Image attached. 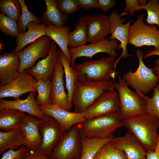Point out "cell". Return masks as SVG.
Returning <instances> with one entry per match:
<instances>
[{"label":"cell","mask_w":159,"mask_h":159,"mask_svg":"<svg viewBox=\"0 0 159 159\" xmlns=\"http://www.w3.org/2000/svg\"><path fill=\"white\" fill-rule=\"evenodd\" d=\"M122 125L136 137L146 150L155 151L159 137L158 119L146 113L124 119Z\"/></svg>","instance_id":"1"},{"label":"cell","mask_w":159,"mask_h":159,"mask_svg":"<svg viewBox=\"0 0 159 159\" xmlns=\"http://www.w3.org/2000/svg\"><path fill=\"white\" fill-rule=\"evenodd\" d=\"M116 84L112 79L99 81L77 79L72 99L73 112H82L105 91L114 90Z\"/></svg>","instance_id":"2"},{"label":"cell","mask_w":159,"mask_h":159,"mask_svg":"<svg viewBox=\"0 0 159 159\" xmlns=\"http://www.w3.org/2000/svg\"><path fill=\"white\" fill-rule=\"evenodd\" d=\"M122 121L119 112H115L87 120L77 125L82 136L103 138L112 136L122 126Z\"/></svg>","instance_id":"3"},{"label":"cell","mask_w":159,"mask_h":159,"mask_svg":"<svg viewBox=\"0 0 159 159\" xmlns=\"http://www.w3.org/2000/svg\"><path fill=\"white\" fill-rule=\"evenodd\" d=\"M116 57L109 56L94 60L75 63L74 68L77 78L80 80L99 81L115 80L118 72L115 71Z\"/></svg>","instance_id":"4"},{"label":"cell","mask_w":159,"mask_h":159,"mask_svg":"<svg viewBox=\"0 0 159 159\" xmlns=\"http://www.w3.org/2000/svg\"><path fill=\"white\" fill-rule=\"evenodd\" d=\"M119 82L115 88L118 93L120 102L119 112L123 119L146 113V103L144 95L130 90L125 81L118 74Z\"/></svg>","instance_id":"5"},{"label":"cell","mask_w":159,"mask_h":159,"mask_svg":"<svg viewBox=\"0 0 159 159\" xmlns=\"http://www.w3.org/2000/svg\"><path fill=\"white\" fill-rule=\"evenodd\" d=\"M136 54L139 61L137 69L134 72L131 71L127 72L124 74L123 78L137 92L143 95L147 94L157 86L159 78L154 73L153 69L148 68L144 63L143 52L138 49L136 50Z\"/></svg>","instance_id":"6"},{"label":"cell","mask_w":159,"mask_h":159,"mask_svg":"<svg viewBox=\"0 0 159 159\" xmlns=\"http://www.w3.org/2000/svg\"><path fill=\"white\" fill-rule=\"evenodd\" d=\"M77 124L64 132L54 148L49 159H80L82 151V136Z\"/></svg>","instance_id":"7"},{"label":"cell","mask_w":159,"mask_h":159,"mask_svg":"<svg viewBox=\"0 0 159 159\" xmlns=\"http://www.w3.org/2000/svg\"><path fill=\"white\" fill-rule=\"evenodd\" d=\"M144 15L139 14L129 29L128 43L135 47L153 46L159 49V30L155 25L144 23Z\"/></svg>","instance_id":"8"},{"label":"cell","mask_w":159,"mask_h":159,"mask_svg":"<svg viewBox=\"0 0 159 159\" xmlns=\"http://www.w3.org/2000/svg\"><path fill=\"white\" fill-rule=\"evenodd\" d=\"M52 41L47 35L43 36L17 53L20 62L18 74L32 67L39 58H45L49 53Z\"/></svg>","instance_id":"9"},{"label":"cell","mask_w":159,"mask_h":159,"mask_svg":"<svg viewBox=\"0 0 159 159\" xmlns=\"http://www.w3.org/2000/svg\"><path fill=\"white\" fill-rule=\"evenodd\" d=\"M119 110L118 92L114 90H107L80 113L87 120L109 113L119 112Z\"/></svg>","instance_id":"10"},{"label":"cell","mask_w":159,"mask_h":159,"mask_svg":"<svg viewBox=\"0 0 159 159\" xmlns=\"http://www.w3.org/2000/svg\"><path fill=\"white\" fill-rule=\"evenodd\" d=\"M39 129L42 134L41 145L37 150L49 157L60 138L65 132L54 119L49 116L42 120Z\"/></svg>","instance_id":"11"},{"label":"cell","mask_w":159,"mask_h":159,"mask_svg":"<svg viewBox=\"0 0 159 159\" xmlns=\"http://www.w3.org/2000/svg\"><path fill=\"white\" fill-rule=\"evenodd\" d=\"M118 41L116 39L110 40L105 38L98 42L90 43L73 48H69V52L71 57L70 65L74 67L76 59L81 57H86L91 58L97 54L105 52L110 56H117L115 50L118 49Z\"/></svg>","instance_id":"12"},{"label":"cell","mask_w":159,"mask_h":159,"mask_svg":"<svg viewBox=\"0 0 159 159\" xmlns=\"http://www.w3.org/2000/svg\"><path fill=\"white\" fill-rule=\"evenodd\" d=\"M122 16L116 11H112L109 17L111 25V36L110 40L116 39L120 42L119 45L118 50L122 49V53L118 58L115 60V70L117 65L122 58H126L129 57L127 46L128 43L129 29L130 25L132 19H131L126 23H123L126 18L122 19Z\"/></svg>","instance_id":"13"},{"label":"cell","mask_w":159,"mask_h":159,"mask_svg":"<svg viewBox=\"0 0 159 159\" xmlns=\"http://www.w3.org/2000/svg\"><path fill=\"white\" fill-rule=\"evenodd\" d=\"M37 80L25 70L19 73L15 79L6 85L0 86V98L11 97L17 100L26 92H36L34 85Z\"/></svg>","instance_id":"14"},{"label":"cell","mask_w":159,"mask_h":159,"mask_svg":"<svg viewBox=\"0 0 159 159\" xmlns=\"http://www.w3.org/2000/svg\"><path fill=\"white\" fill-rule=\"evenodd\" d=\"M39 107L45 115L56 120L64 131L69 130L74 125L87 120L80 113L67 110L50 103L39 105Z\"/></svg>","instance_id":"15"},{"label":"cell","mask_w":159,"mask_h":159,"mask_svg":"<svg viewBox=\"0 0 159 159\" xmlns=\"http://www.w3.org/2000/svg\"><path fill=\"white\" fill-rule=\"evenodd\" d=\"M63 67L59 59L55 66L51 79L52 92L50 103L68 111L72 106L68 98L67 94L65 90Z\"/></svg>","instance_id":"16"},{"label":"cell","mask_w":159,"mask_h":159,"mask_svg":"<svg viewBox=\"0 0 159 159\" xmlns=\"http://www.w3.org/2000/svg\"><path fill=\"white\" fill-rule=\"evenodd\" d=\"M58 51L56 43L52 41L49 54L39 61L34 66L27 69V73L38 80L44 81L51 79L56 64L59 60Z\"/></svg>","instance_id":"17"},{"label":"cell","mask_w":159,"mask_h":159,"mask_svg":"<svg viewBox=\"0 0 159 159\" xmlns=\"http://www.w3.org/2000/svg\"><path fill=\"white\" fill-rule=\"evenodd\" d=\"M88 41L91 43L98 42L111 34L109 17L97 14L85 16Z\"/></svg>","instance_id":"18"},{"label":"cell","mask_w":159,"mask_h":159,"mask_svg":"<svg viewBox=\"0 0 159 159\" xmlns=\"http://www.w3.org/2000/svg\"><path fill=\"white\" fill-rule=\"evenodd\" d=\"M112 141L115 148L125 152L127 159H146V150L136 137L129 131L122 137H113Z\"/></svg>","instance_id":"19"},{"label":"cell","mask_w":159,"mask_h":159,"mask_svg":"<svg viewBox=\"0 0 159 159\" xmlns=\"http://www.w3.org/2000/svg\"><path fill=\"white\" fill-rule=\"evenodd\" d=\"M36 92H31L24 100L19 99L14 100H0V110H16L26 112L39 119H45V115L39 108L35 98Z\"/></svg>","instance_id":"20"},{"label":"cell","mask_w":159,"mask_h":159,"mask_svg":"<svg viewBox=\"0 0 159 159\" xmlns=\"http://www.w3.org/2000/svg\"><path fill=\"white\" fill-rule=\"evenodd\" d=\"M20 64L19 55L14 51L0 54V86L6 85L17 77Z\"/></svg>","instance_id":"21"},{"label":"cell","mask_w":159,"mask_h":159,"mask_svg":"<svg viewBox=\"0 0 159 159\" xmlns=\"http://www.w3.org/2000/svg\"><path fill=\"white\" fill-rule=\"evenodd\" d=\"M41 120L29 115H26L21 124V128L25 137V146L28 150H37L42 143L39 125Z\"/></svg>","instance_id":"22"},{"label":"cell","mask_w":159,"mask_h":159,"mask_svg":"<svg viewBox=\"0 0 159 159\" xmlns=\"http://www.w3.org/2000/svg\"><path fill=\"white\" fill-rule=\"evenodd\" d=\"M27 31L20 33L16 37V47L14 52L18 53L22 51L26 45L34 41L40 37L46 35L47 25L44 24L31 22L27 26Z\"/></svg>","instance_id":"23"},{"label":"cell","mask_w":159,"mask_h":159,"mask_svg":"<svg viewBox=\"0 0 159 159\" xmlns=\"http://www.w3.org/2000/svg\"><path fill=\"white\" fill-rule=\"evenodd\" d=\"M70 30L68 26L59 27L52 24L47 25L46 30V35L58 45L70 64L71 57L68 48V37Z\"/></svg>","instance_id":"24"},{"label":"cell","mask_w":159,"mask_h":159,"mask_svg":"<svg viewBox=\"0 0 159 159\" xmlns=\"http://www.w3.org/2000/svg\"><path fill=\"white\" fill-rule=\"evenodd\" d=\"M26 115L25 112L16 110H0V129L7 132L21 128Z\"/></svg>","instance_id":"25"},{"label":"cell","mask_w":159,"mask_h":159,"mask_svg":"<svg viewBox=\"0 0 159 159\" xmlns=\"http://www.w3.org/2000/svg\"><path fill=\"white\" fill-rule=\"evenodd\" d=\"M46 9L43 11L42 22L46 25L52 24L57 27L64 26L67 16L61 13L55 0H44Z\"/></svg>","instance_id":"26"},{"label":"cell","mask_w":159,"mask_h":159,"mask_svg":"<svg viewBox=\"0 0 159 159\" xmlns=\"http://www.w3.org/2000/svg\"><path fill=\"white\" fill-rule=\"evenodd\" d=\"M112 136L108 138H91L82 136V151L80 159H93L100 150L107 142L112 140Z\"/></svg>","instance_id":"27"},{"label":"cell","mask_w":159,"mask_h":159,"mask_svg":"<svg viewBox=\"0 0 159 159\" xmlns=\"http://www.w3.org/2000/svg\"><path fill=\"white\" fill-rule=\"evenodd\" d=\"M25 145V137L21 128L11 131H0V153L9 149Z\"/></svg>","instance_id":"28"},{"label":"cell","mask_w":159,"mask_h":159,"mask_svg":"<svg viewBox=\"0 0 159 159\" xmlns=\"http://www.w3.org/2000/svg\"><path fill=\"white\" fill-rule=\"evenodd\" d=\"M68 47L69 48L78 47L86 44L88 42V35L85 16L80 17L75 24L74 28L68 37Z\"/></svg>","instance_id":"29"},{"label":"cell","mask_w":159,"mask_h":159,"mask_svg":"<svg viewBox=\"0 0 159 159\" xmlns=\"http://www.w3.org/2000/svg\"><path fill=\"white\" fill-rule=\"evenodd\" d=\"M58 53L59 59L64 69L68 100L70 105L72 107V99L77 79L76 73L74 68L71 67L70 64L61 49L58 51Z\"/></svg>","instance_id":"30"},{"label":"cell","mask_w":159,"mask_h":159,"mask_svg":"<svg viewBox=\"0 0 159 159\" xmlns=\"http://www.w3.org/2000/svg\"><path fill=\"white\" fill-rule=\"evenodd\" d=\"M34 86L38 92L35 100L38 105L50 103L52 92L51 79L46 81L37 80Z\"/></svg>","instance_id":"31"},{"label":"cell","mask_w":159,"mask_h":159,"mask_svg":"<svg viewBox=\"0 0 159 159\" xmlns=\"http://www.w3.org/2000/svg\"><path fill=\"white\" fill-rule=\"evenodd\" d=\"M93 159H127V156L124 151L115 148L112 141L105 144Z\"/></svg>","instance_id":"32"},{"label":"cell","mask_w":159,"mask_h":159,"mask_svg":"<svg viewBox=\"0 0 159 159\" xmlns=\"http://www.w3.org/2000/svg\"><path fill=\"white\" fill-rule=\"evenodd\" d=\"M19 0H0V11L15 21H18L21 13Z\"/></svg>","instance_id":"33"},{"label":"cell","mask_w":159,"mask_h":159,"mask_svg":"<svg viewBox=\"0 0 159 159\" xmlns=\"http://www.w3.org/2000/svg\"><path fill=\"white\" fill-rule=\"evenodd\" d=\"M21 6V13L17 23L20 33L25 32L26 27L31 22L37 23L42 22L41 19L35 16L27 9L24 0H19Z\"/></svg>","instance_id":"34"},{"label":"cell","mask_w":159,"mask_h":159,"mask_svg":"<svg viewBox=\"0 0 159 159\" xmlns=\"http://www.w3.org/2000/svg\"><path fill=\"white\" fill-rule=\"evenodd\" d=\"M145 9L147 16L145 21L148 24L158 26L159 30V3L158 0H149L146 5L140 6L139 10Z\"/></svg>","instance_id":"35"},{"label":"cell","mask_w":159,"mask_h":159,"mask_svg":"<svg viewBox=\"0 0 159 159\" xmlns=\"http://www.w3.org/2000/svg\"><path fill=\"white\" fill-rule=\"evenodd\" d=\"M0 30L5 34L13 37L20 34L16 21L0 13Z\"/></svg>","instance_id":"36"},{"label":"cell","mask_w":159,"mask_h":159,"mask_svg":"<svg viewBox=\"0 0 159 159\" xmlns=\"http://www.w3.org/2000/svg\"><path fill=\"white\" fill-rule=\"evenodd\" d=\"M151 97L144 95L146 103V113L153 115L159 119V91L158 83L153 89Z\"/></svg>","instance_id":"37"},{"label":"cell","mask_w":159,"mask_h":159,"mask_svg":"<svg viewBox=\"0 0 159 159\" xmlns=\"http://www.w3.org/2000/svg\"><path fill=\"white\" fill-rule=\"evenodd\" d=\"M56 1L60 11L67 16L80 9L77 0H57Z\"/></svg>","instance_id":"38"},{"label":"cell","mask_w":159,"mask_h":159,"mask_svg":"<svg viewBox=\"0 0 159 159\" xmlns=\"http://www.w3.org/2000/svg\"><path fill=\"white\" fill-rule=\"evenodd\" d=\"M28 150L25 145L22 146L16 150L10 149L4 153L0 159H22Z\"/></svg>","instance_id":"39"},{"label":"cell","mask_w":159,"mask_h":159,"mask_svg":"<svg viewBox=\"0 0 159 159\" xmlns=\"http://www.w3.org/2000/svg\"><path fill=\"white\" fill-rule=\"evenodd\" d=\"M125 2V7L120 14L122 16L129 13L132 16L135 11L139 10L141 6L140 0H126Z\"/></svg>","instance_id":"40"},{"label":"cell","mask_w":159,"mask_h":159,"mask_svg":"<svg viewBox=\"0 0 159 159\" xmlns=\"http://www.w3.org/2000/svg\"><path fill=\"white\" fill-rule=\"evenodd\" d=\"M22 159H49V156L37 150H28Z\"/></svg>","instance_id":"41"},{"label":"cell","mask_w":159,"mask_h":159,"mask_svg":"<svg viewBox=\"0 0 159 159\" xmlns=\"http://www.w3.org/2000/svg\"><path fill=\"white\" fill-rule=\"evenodd\" d=\"M80 9H89L92 8L100 9L97 0H77Z\"/></svg>","instance_id":"42"},{"label":"cell","mask_w":159,"mask_h":159,"mask_svg":"<svg viewBox=\"0 0 159 159\" xmlns=\"http://www.w3.org/2000/svg\"><path fill=\"white\" fill-rule=\"evenodd\" d=\"M100 6L102 11H107L111 8L113 7L115 1L114 0H97Z\"/></svg>","instance_id":"43"},{"label":"cell","mask_w":159,"mask_h":159,"mask_svg":"<svg viewBox=\"0 0 159 159\" xmlns=\"http://www.w3.org/2000/svg\"><path fill=\"white\" fill-rule=\"evenodd\" d=\"M153 55L159 56V49H153L148 51L147 54L144 55L143 58L144 59H146L148 57ZM155 62L156 63L159 64V59L156 60Z\"/></svg>","instance_id":"44"},{"label":"cell","mask_w":159,"mask_h":159,"mask_svg":"<svg viewBox=\"0 0 159 159\" xmlns=\"http://www.w3.org/2000/svg\"><path fill=\"white\" fill-rule=\"evenodd\" d=\"M145 159H159V155L155 151L147 150Z\"/></svg>","instance_id":"45"},{"label":"cell","mask_w":159,"mask_h":159,"mask_svg":"<svg viewBox=\"0 0 159 159\" xmlns=\"http://www.w3.org/2000/svg\"><path fill=\"white\" fill-rule=\"evenodd\" d=\"M153 69V72L156 74L159 78V64L156 63L155 67ZM158 84L159 85V83H158Z\"/></svg>","instance_id":"46"},{"label":"cell","mask_w":159,"mask_h":159,"mask_svg":"<svg viewBox=\"0 0 159 159\" xmlns=\"http://www.w3.org/2000/svg\"><path fill=\"white\" fill-rule=\"evenodd\" d=\"M155 151L159 155V137L158 138Z\"/></svg>","instance_id":"47"},{"label":"cell","mask_w":159,"mask_h":159,"mask_svg":"<svg viewBox=\"0 0 159 159\" xmlns=\"http://www.w3.org/2000/svg\"><path fill=\"white\" fill-rule=\"evenodd\" d=\"M4 46V43H2V41H1L0 44V51L1 50L3 49Z\"/></svg>","instance_id":"48"}]
</instances>
